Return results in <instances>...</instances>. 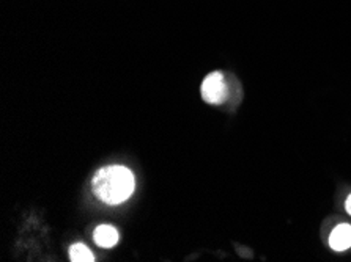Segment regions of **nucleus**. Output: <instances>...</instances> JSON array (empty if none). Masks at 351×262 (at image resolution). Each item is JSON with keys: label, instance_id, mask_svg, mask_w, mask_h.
<instances>
[{"label": "nucleus", "instance_id": "nucleus-2", "mask_svg": "<svg viewBox=\"0 0 351 262\" xmlns=\"http://www.w3.org/2000/svg\"><path fill=\"white\" fill-rule=\"evenodd\" d=\"M202 98L210 104H222L227 98V85L221 73H211L202 83Z\"/></svg>", "mask_w": 351, "mask_h": 262}, {"label": "nucleus", "instance_id": "nucleus-4", "mask_svg": "<svg viewBox=\"0 0 351 262\" xmlns=\"http://www.w3.org/2000/svg\"><path fill=\"white\" fill-rule=\"evenodd\" d=\"M95 242H97L99 247L110 248L119 242V233L114 226L110 224H101L97 229H95Z\"/></svg>", "mask_w": 351, "mask_h": 262}, {"label": "nucleus", "instance_id": "nucleus-5", "mask_svg": "<svg viewBox=\"0 0 351 262\" xmlns=\"http://www.w3.org/2000/svg\"><path fill=\"white\" fill-rule=\"evenodd\" d=\"M70 258L73 262H93V253L85 245L76 244L70 248Z\"/></svg>", "mask_w": 351, "mask_h": 262}, {"label": "nucleus", "instance_id": "nucleus-3", "mask_svg": "<svg viewBox=\"0 0 351 262\" xmlns=\"http://www.w3.org/2000/svg\"><path fill=\"white\" fill-rule=\"evenodd\" d=\"M329 245L336 251H345L351 247V226L347 223L339 224L334 229L331 237H329Z\"/></svg>", "mask_w": 351, "mask_h": 262}, {"label": "nucleus", "instance_id": "nucleus-6", "mask_svg": "<svg viewBox=\"0 0 351 262\" xmlns=\"http://www.w3.org/2000/svg\"><path fill=\"white\" fill-rule=\"evenodd\" d=\"M345 209H347V212L350 213L351 215V195L348 196V200H347V202H345Z\"/></svg>", "mask_w": 351, "mask_h": 262}, {"label": "nucleus", "instance_id": "nucleus-1", "mask_svg": "<svg viewBox=\"0 0 351 262\" xmlns=\"http://www.w3.org/2000/svg\"><path fill=\"white\" fill-rule=\"evenodd\" d=\"M134 176L128 168L112 165L104 167L93 176L92 189L106 205H120L134 192Z\"/></svg>", "mask_w": 351, "mask_h": 262}]
</instances>
